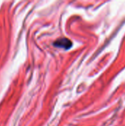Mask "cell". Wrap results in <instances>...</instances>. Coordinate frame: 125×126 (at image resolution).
Segmentation results:
<instances>
[{
  "instance_id": "1",
  "label": "cell",
  "mask_w": 125,
  "mask_h": 126,
  "mask_svg": "<svg viewBox=\"0 0 125 126\" xmlns=\"http://www.w3.org/2000/svg\"><path fill=\"white\" fill-rule=\"evenodd\" d=\"M55 45L58 47H60V48L69 49L71 47L72 43L68 38H60V39L57 40L56 42L55 43Z\"/></svg>"
}]
</instances>
